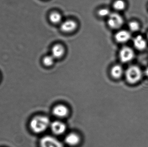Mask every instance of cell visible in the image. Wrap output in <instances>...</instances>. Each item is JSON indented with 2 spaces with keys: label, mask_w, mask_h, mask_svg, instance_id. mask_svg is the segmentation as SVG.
Segmentation results:
<instances>
[{
  "label": "cell",
  "mask_w": 148,
  "mask_h": 147,
  "mask_svg": "<svg viewBox=\"0 0 148 147\" xmlns=\"http://www.w3.org/2000/svg\"><path fill=\"white\" fill-rule=\"evenodd\" d=\"M131 34L128 31L126 30H121L116 33L115 39L117 42L123 43L127 42L131 38Z\"/></svg>",
  "instance_id": "obj_9"
},
{
  "label": "cell",
  "mask_w": 148,
  "mask_h": 147,
  "mask_svg": "<svg viewBox=\"0 0 148 147\" xmlns=\"http://www.w3.org/2000/svg\"><path fill=\"white\" fill-rule=\"evenodd\" d=\"M114 7L116 10L121 11L126 7V3L123 0H117L114 3Z\"/></svg>",
  "instance_id": "obj_14"
},
{
  "label": "cell",
  "mask_w": 148,
  "mask_h": 147,
  "mask_svg": "<svg viewBox=\"0 0 148 147\" xmlns=\"http://www.w3.org/2000/svg\"><path fill=\"white\" fill-rule=\"evenodd\" d=\"M50 126L53 133L57 135H61L64 133L66 129L65 123L60 121L53 122Z\"/></svg>",
  "instance_id": "obj_6"
},
{
  "label": "cell",
  "mask_w": 148,
  "mask_h": 147,
  "mask_svg": "<svg viewBox=\"0 0 148 147\" xmlns=\"http://www.w3.org/2000/svg\"><path fill=\"white\" fill-rule=\"evenodd\" d=\"M134 52L133 49L128 47H124L120 52V60L123 63H128L134 57Z\"/></svg>",
  "instance_id": "obj_5"
},
{
  "label": "cell",
  "mask_w": 148,
  "mask_h": 147,
  "mask_svg": "<svg viewBox=\"0 0 148 147\" xmlns=\"http://www.w3.org/2000/svg\"><path fill=\"white\" fill-rule=\"evenodd\" d=\"M123 23V17L117 13L110 14L108 20V24L111 28L117 29L122 26Z\"/></svg>",
  "instance_id": "obj_4"
},
{
  "label": "cell",
  "mask_w": 148,
  "mask_h": 147,
  "mask_svg": "<svg viewBox=\"0 0 148 147\" xmlns=\"http://www.w3.org/2000/svg\"><path fill=\"white\" fill-rule=\"evenodd\" d=\"M80 137L75 133H71L66 136L65 139V143L70 146H75L80 143Z\"/></svg>",
  "instance_id": "obj_8"
},
{
  "label": "cell",
  "mask_w": 148,
  "mask_h": 147,
  "mask_svg": "<svg viewBox=\"0 0 148 147\" xmlns=\"http://www.w3.org/2000/svg\"><path fill=\"white\" fill-rule=\"evenodd\" d=\"M50 124L48 117L44 116H37L31 120L29 126L34 133H40L47 130Z\"/></svg>",
  "instance_id": "obj_1"
},
{
  "label": "cell",
  "mask_w": 148,
  "mask_h": 147,
  "mask_svg": "<svg viewBox=\"0 0 148 147\" xmlns=\"http://www.w3.org/2000/svg\"><path fill=\"white\" fill-rule=\"evenodd\" d=\"M54 59V58L52 55L46 56L43 59V64L47 66H50L53 64Z\"/></svg>",
  "instance_id": "obj_17"
},
{
  "label": "cell",
  "mask_w": 148,
  "mask_h": 147,
  "mask_svg": "<svg viewBox=\"0 0 148 147\" xmlns=\"http://www.w3.org/2000/svg\"><path fill=\"white\" fill-rule=\"evenodd\" d=\"M50 20L54 23H58L62 20V16L59 13L54 12L52 13L50 16Z\"/></svg>",
  "instance_id": "obj_15"
},
{
  "label": "cell",
  "mask_w": 148,
  "mask_h": 147,
  "mask_svg": "<svg viewBox=\"0 0 148 147\" xmlns=\"http://www.w3.org/2000/svg\"><path fill=\"white\" fill-rule=\"evenodd\" d=\"M64 53V48L61 45H55L52 48V56L55 59L61 58L63 56Z\"/></svg>",
  "instance_id": "obj_12"
},
{
  "label": "cell",
  "mask_w": 148,
  "mask_h": 147,
  "mask_svg": "<svg viewBox=\"0 0 148 147\" xmlns=\"http://www.w3.org/2000/svg\"><path fill=\"white\" fill-rule=\"evenodd\" d=\"M134 45L135 47L139 51H143L147 47V43L142 35L136 36L134 39Z\"/></svg>",
  "instance_id": "obj_10"
},
{
  "label": "cell",
  "mask_w": 148,
  "mask_h": 147,
  "mask_svg": "<svg viewBox=\"0 0 148 147\" xmlns=\"http://www.w3.org/2000/svg\"><path fill=\"white\" fill-rule=\"evenodd\" d=\"M129 28L130 31L133 32L138 31L140 29V26L139 23L136 21H131L129 24Z\"/></svg>",
  "instance_id": "obj_16"
},
{
  "label": "cell",
  "mask_w": 148,
  "mask_h": 147,
  "mask_svg": "<svg viewBox=\"0 0 148 147\" xmlns=\"http://www.w3.org/2000/svg\"><path fill=\"white\" fill-rule=\"evenodd\" d=\"M145 74L148 77V68H147L145 70Z\"/></svg>",
  "instance_id": "obj_19"
},
{
  "label": "cell",
  "mask_w": 148,
  "mask_h": 147,
  "mask_svg": "<svg viewBox=\"0 0 148 147\" xmlns=\"http://www.w3.org/2000/svg\"></svg>",
  "instance_id": "obj_20"
},
{
  "label": "cell",
  "mask_w": 148,
  "mask_h": 147,
  "mask_svg": "<svg viewBox=\"0 0 148 147\" xmlns=\"http://www.w3.org/2000/svg\"><path fill=\"white\" fill-rule=\"evenodd\" d=\"M77 24L75 21L71 20L66 21L62 23L61 29L66 33L72 32L76 28Z\"/></svg>",
  "instance_id": "obj_11"
},
{
  "label": "cell",
  "mask_w": 148,
  "mask_h": 147,
  "mask_svg": "<svg viewBox=\"0 0 148 147\" xmlns=\"http://www.w3.org/2000/svg\"><path fill=\"white\" fill-rule=\"evenodd\" d=\"M69 110L66 106L59 104L55 107L53 109V114L56 117L63 118L68 114Z\"/></svg>",
  "instance_id": "obj_7"
},
{
  "label": "cell",
  "mask_w": 148,
  "mask_h": 147,
  "mask_svg": "<svg viewBox=\"0 0 148 147\" xmlns=\"http://www.w3.org/2000/svg\"><path fill=\"white\" fill-rule=\"evenodd\" d=\"M123 70L122 66L120 65H116L112 67L111 70V74L112 77L115 79H119L122 76Z\"/></svg>",
  "instance_id": "obj_13"
},
{
  "label": "cell",
  "mask_w": 148,
  "mask_h": 147,
  "mask_svg": "<svg viewBox=\"0 0 148 147\" xmlns=\"http://www.w3.org/2000/svg\"><path fill=\"white\" fill-rule=\"evenodd\" d=\"M125 77L127 81L130 83H136L141 79L142 72L140 68L138 66H131L126 70Z\"/></svg>",
  "instance_id": "obj_2"
},
{
  "label": "cell",
  "mask_w": 148,
  "mask_h": 147,
  "mask_svg": "<svg viewBox=\"0 0 148 147\" xmlns=\"http://www.w3.org/2000/svg\"><path fill=\"white\" fill-rule=\"evenodd\" d=\"M111 13H110L109 9H108L104 8L100 9L98 12V14L101 16L105 17V16H109Z\"/></svg>",
  "instance_id": "obj_18"
},
{
  "label": "cell",
  "mask_w": 148,
  "mask_h": 147,
  "mask_svg": "<svg viewBox=\"0 0 148 147\" xmlns=\"http://www.w3.org/2000/svg\"><path fill=\"white\" fill-rule=\"evenodd\" d=\"M40 147H64L62 142L60 140L49 135L42 137L40 141Z\"/></svg>",
  "instance_id": "obj_3"
}]
</instances>
